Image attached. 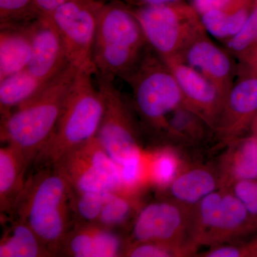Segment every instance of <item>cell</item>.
Masks as SVG:
<instances>
[{
    "label": "cell",
    "mask_w": 257,
    "mask_h": 257,
    "mask_svg": "<svg viewBox=\"0 0 257 257\" xmlns=\"http://www.w3.org/2000/svg\"><path fill=\"white\" fill-rule=\"evenodd\" d=\"M72 188L56 166L34 170L19 198L12 217L24 221L52 256L59 255L72 229Z\"/></svg>",
    "instance_id": "obj_1"
},
{
    "label": "cell",
    "mask_w": 257,
    "mask_h": 257,
    "mask_svg": "<svg viewBox=\"0 0 257 257\" xmlns=\"http://www.w3.org/2000/svg\"><path fill=\"white\" fill-rule=\"evenodd\" d=\"M79 69L69 64L37 94L1 118V141L23 152L30 166L52 136Z\"/></svg>",
    "instance_id": "obj_2"
},
{
    "label": "cell",
    "mask_w": 257,
    "mask_h": 257,
    "mask_svg": "<svg viewBox=\"0 0 257 257\" xmlns=\"http://www.w3.org/2000/svg\"><path fill=\"white\" fill-rule=\"evenodd\" d=\"M92 61L79 67L69 88L55 130L34 162V169L54 167L71 150L97 135L104 101L94 86Z\"/></svg>",
    "instance_id": "obj_3"
},
{
    "label": "cell",
    "mask_w": 257,
    "mask_h": 257,
    "mask_svg": "<svg viewBox=\"0 0 257 257\" xmlns=\"http://www.w3.org/2000/svg\"><path fill=\"white\" fill-rule=\"evenodd\" d=\"M149 46L141 26L128 7L117 0L104 1L98 17L92 61L96 75L124 79Z\"/></svg>",
    "instance_id": "obj_4"
},
{
    "label": "cell",
    "mask_w": 257,
    "mask_h": 257,
    "mask_svg": "<svg viewBox=\"0 0 257 257\" xmlns=\"http://www.w3.org/2000/svg\"><path fill=\"white\" fill-rule=\"evenodd\" d=\"M124 80L131 87L139 114L155 130H165L170 114L184 104L175 75L150 47Z\"/></svg>",
    "instance_id": "obj_5"
},
{
    "label": "cell",
    "mask_w": 257,
    "mask_h": 257,
    "mask_svg": "<svg viewBox=\"0 0 257 257\" xmlns=\"http://www.w3.org/2000/svg\"><path fill=\"white\" fill-rule=\"evenodd\" d=\"M130 10L149 46L164 60L178 57L193 40L207 33L200 15L187 2Z\"/></svg>",
    "instance_id": "obj_6"
},
{
    "label": "cell",
    "mask_w": 257,
    "mask_h": 257,
    "mask_svg": "<svg viewBox=\"0 0 257 257\" xmlns=\"http://www.w3.org/2000/svg\"><path fill=\"white\" fill-rule=\"evenodd\" d=\"M257 225L229 189L220 188L193 207L190 242L218 246L251 231Z\"/></svg>",
    "instance_id": "obj_7"
},
{
    "label": "cell",
    "mask_w": 257,
    "mask_h": 257,
    "mask_svg": "<svg viewBox=\"0 0 257 257\" xmlns=\"http://www.w3.org/2000/svg\"><path fill=\"white\" fill-rule=\"evenodd\" d=\"M72 192H122L120 166L94 137L71 150L55 165Z\"/></svg>",
    "instance_id": "obj_8"
},
{
    "label": "cell",
    "mask_w": 257,
    "mask_h": 257,
    "mask_svg": "<svg viewBox=\"0 0 257 257\" xmlns=\"http://www.w3.org/2000/svg\"><path fill=\"white\" fill-rule=\"evenodd\" d=\"M96 83L104 101V111L96 138L104 150L121 165L142 151L138 127L124 96L114 80L96 75Z\"/></svg>",
    "instance_id": "obj_9"
},
{
    "label": "cell",
    "mask_w": 257,
    "mask_h": 257,
    "mask_svg": "<svg viewBox=\"0 0 257 257\" xmlns=\"http://www.w3.org/2000/svg\"><path fill=\"white\" fill-rule=\"evenodd\" d=\"M192 209L172 199L147 204L135 217L132 243L155 241L195 252L190 242Z\"/></svg>",
    "instance_id": "obj_10"
},
{
    "label": "cell",
    "mask_w": 257,
    "mask_h": 257,
    "mask_svg": "<svg viewBox=\"0 0 257 257\" xmlns=\"http://www.w3.org/2000/svg\"><path fill=\"white\" fill-rule=\"evenodd\" d=\"M102 0H68L49 18L60 33L69 64L77 67L92 61V52Z\"/></svg>",
    "instance_id": "obj_11"
},
{
    "label": "cell",
    "mask_w": 257,
    "mask_h": 257,
    "mask_svg": "<svg viewBox=\"0 0 257 257\" xmlns=\"http://www.w3.org/2000/svg\"><path fill=\"white\" fill-rule=\"evenodd\" d=\"M239 76L226 96L214 130L228 143L251 128L257 116V73L239 68Z\"/></svg>",
    "instance_id": "obj_12"
},
{
    "label": "cell",
    "mask_w": 257,
    "mask_h": 257,
    "mask_svg": "<svg viewBox=\"0 0 257 257\" xmlns=\"http://www.w3.org/2000/svg\"><path fill=\"white\" fill-rule=\"evenodd\" d=\"M164 61L177 79L184 105L200 116L209 127L215 130L226 97L210 81L179 57Z\"/></svg>",
    "instance_id": "obj_13"
},
{
    "label": "cell",
    "mask_w": 257,
    "mask_h": 257,
    "mask_svg": "<svg viewBox=\"0 0 257 257\" xmlns=\"http://www.w3.org/2000/svg\"><path fill=\"white\" fill-rule=\"evenodd\" d=\"M177 57L210 81L225 97L239 74L234 57L207 33L193 40Z\"/></svg>",
    "instance_id": "obj_14"
},
{
    "label": "cell",
    "mask_w": 257,
    "mask_h": 257,
    "mask_svg": "<svg viewBox=\"0 0 257 257\" xmlns=\"http://www.w3.org/2000/svg\"><path fill=\"white\" fill-rule=\"evenodd\" d=\"M32 44L29 72L47 84L69 64L63 40L47 16L27 24Z\"/></svg>",
    "instance_id": "obj_15"
},
{
    "label": "cell",
    "mask_w": 257,
    "mask_h": 257,
    "mask_svg": "<svg viewBox=\"0 0 257 257\" xmlns=\"http://www.w3.org/2000/svg\"><path fill=\"white\" fill-rule=\"evenodd\" d=\"M67 233L59 255L72 257H114L124 253L119 236L97 224H74Z\"/></svg>",
    "instance_id": "obj_16"
},
{
    "label": "cell",
    "mask_w": 257,
    "mask_h": 257,
    "mask_svg": "<svg viewBox=\"0 0 257 257\" xmlns=\"http://www.w3.org/2000/svg\"><path fill=\"white\" fill-rule=\"evenodd\" d=\"M30 165L23 152L10 145L0 149V210L13 216L26 184Z\"/></svg>",
    "instance_id": "obj_17"
},
{
    "label": "cell",
    "mask_w": 257,
    "mask_h": 257,
    "mask_svg": "<svg viewBox=\"0 0 257 257\" xmlns=\"http://www.w3.org/2000/svg\"><path fill=\"white\" fill-rule=\"evenodd\" d=\"M221 187L220 175H216L212 170L198 166L181 171L167 189L170 199L193 208Z\"/></svg>",
    "instance_id": "obj_18"
},
{
    "label": "cell",
    "mask_w": 257,
    "mask_h": 257,
    "mask_svg": "<svg viewBox=\"0 0 257 257\" xmlns=\"http://www.w3.org/2000/svg\"><path fill=\"white\" fill-rule=\"evenodd\" d=\"M221 163V188L235 182L257 179V136L251 134L229 143Z\"/></svg>",
    "instance_id": "obj_19"
},
{
    "label": "cell",
    "mask_w": 257,
    "mask_h": 257,
    "mask_svg": "<svg viewBox=\"0 0 257 257\" xmlns=\"http://www.w3.org/2000/svg\"><path fill=\"white\" fill-rule=\"evenodd\" d=\"M32 44L26 25L1 27L0 80L28 67Z\"/></svg>",
    "instance_id": "obj_20"
},
{
    "label": "cell",
    "mask_w": 257,
    "mask_h": 257,
    "mask_svg": "<svg viewBox=\"0 0 257 257\" xmlns=\"http://www.w3.org/2000/svg\"><path fill=\"white\" fill-rule=\"evenodd\" d=\"M52 256L26 223L15 218L0 241V257Z\"/></svg>",
    "instance_id": "obj_21"
},
{
    "label": "cell",
    "mask_w": 257,
    "mask_h": 257,
    "mask_svg": "<svg viewBox=\"0 0 257 257\" xmlns=\"http://www.w3.org/2000/svg\"><path fill=\"white\" fill-rule=\"evenodd\" d=\"M46 84H43L29 72L23 69L0 80V114L1 118L37 94Z\"/></svg>",
    "instance_id": "obj_22"
},
{
    "label": "cell",
    "mask_w": 257,
    "mask_h": 257,
    "mask_svg": "<svg viewBox=\"0 0 257 257\" xmlns=\"http://www.w3.org/2000/svg\"><path fill=\"white\" fill-rule=\"evenodd\" d=\"M254 1L231 10H213L200 15L203 27L209 35L224 42L236 35L246 23Z\"/></svg>",
    "instance_id": "obj_23"
},
{
    "label": "cell",
    "mask_w": 257,
    "mask_h": 257,
    "mask_svg": "<svg viewBox=\"0 0 257 257\" xmlns=\"http://www.w3.org/2000/svg\"><path fill=\"white\" fill-rule=\"evenodd\" d=\"M224 48L241 62V68L256 72L257 69V3L246 23L236 35L224 42Z\"/></svg>",
    "instance_id": "obj_24"
},
{
    "label": "cell",
    "mask_w": 257,
    "mask_h": 257,
    "mask_svg": "<svg viewBox=\"0 0 257 257\" xmlns=\"http://www.w3.org/2000/svg\"><path fill=\"white\" fill-rule=\"evenodd\" d=\"M136 194L124 192L106 193L105 201L96 224L113 229L122 226L138 214L140 209Z\"/></svg>",
    "instance_id": "obj_25"
},
{
    "label": "cell",
    "mask_w": 257,
    "mask_h": 257,
    "mask_svg": "<svg viewBox=\"0 0 257 257\" xmlns=\"http://www.w3.org/2000/svg\"><path fill=\"white\" fill-rule=\"evenodd\" d=\"M182 170L179 157L172 150H161L149 156V181L161 188L167 189Z\"/></svg>",
    "instance_id": "obj_26"
},
{
    "label": "cell",
    "mask_w": 257,
    "mask_h": 257,
    "mask_svg": "<svg viewBox=\"0 0 257 257\" xmlns=\"http://www.w3.org/2000/svg\"><path fill=\"white\" fill-rule=\"evenodd\" d=\"M42 16L35 0H0V27L22 26Z\"/></svg>",
    "instance_id": "obj_27"
},
{
    "label": "cell",
    "mask_w": 257,
    "mask_h": 257,
    "mask_svg": "<svg viewBox=\"0 0 257 257\" xmlns=\"http://www.w3.org/2000/svg\"><path fill=\"white\" fill-rule=\"evenodd\" d=\"M107 192L72 194V214L74 224H96Z\"/></svg>",
    "instance_id": "obj_28"
},
{
    "label": "cell",
    "mask_w": 257,
    "mask_h": 257,
    "mask_svg": "<svg viewBox=\"0 0 257 257\" xmlns=\"http://www.w3.org/2000/svg\"><path fill=\"white\" fill-rule=\"evenodd\" d=\"M192 250L155 241H143L126 245L123 256L130 257L185 256L193 254Z\"/></svg>",
    "instance_id": "obj_29"
},
{
    "label": "cell",
    "mask_w": 257,
    "mask_h": 257,
    "mask_svg": "<svg viewBox=\"0 0 257 257\" xmlns=\"http://www.w3.org/2000/svg\"><path fill=\"white\" fill-rule=\"evenodd\" d=\"M239 199L257 225V179L235 182L227 188Z\"/></svg>",
    "instance_id": "obj_30"
},
{
    "label": "cell",
    "mask_w": 257,
    "mask_h": 257,
    "mask_svg": "<svg viewBox=\"0 0 257 257\" xmlns=\"http://www.w3.org/2000/svg\"><path fill=\"white\" fill-rule=\"evenodd\" d=\"M254 0H190L189 3L199 15L213 10H231Z\"/></svg>",
    "instance_id": "obj_31"
},
{
    "label": "cell",
    "mask_w": 257,
    "mask_h": 257,
    "mask_svg": "<svg viewBox=\"0 0 257 257\" xmlns=\"http://www.w3.org/2000/svg\"><path fill=\"white\" fill-rule=\"evenodd\" d=\"M107 1V0H104ZM130 8H145V7L160 6L175 4V3L186 2V0H117Z\"/></svg>",
    "instance_id": "obj_32"
},
{
    "label": "cell",
    "mask_w": 257,
    "mask_h": 257,
    "mask_svg": "<svg viewBox=\"0 0 257 257\" xmlns=\"http://www.w3.org/2000/svg\"><path fill=\"white\" fill-rule=\"evenodd\" d=\"M67 1L68 0H35L37 7L45 16L50 15L54 10Z\"/></svg>",
    "instance_id": "obj_33"
},
{
    "label": "cell",
    "mask_w": 257,
    "mask_h": 257,
    "mask_svg": "<svg viewBox=\"0 0 257 257\" xmlns=\"http://www.w3.org/2000/svg\"><path fill=\"white\" fill-rule=\"evenodd\" d=\"M251 132L253 135H256L257 136V116L255 119L254 121L253 122L252 126H251Z\"/></svg>",
    "instance_id": "obj_34"
},
{
    "label": "cell",
    "mask_w": 257,
    "mask_h": 257,
    "mask_svg": "<svg viewBox=\"0 0 257 257\" xmlns=\"http://www.w3.org/2000/svg\"><path fill=\"white\" fill-rule=\"evenodd\" d=\"M255 2H256V3H257V0H255Z\"/></svg>",
    "instance_id": "obj_35"
},
{
    "label": "cell",
    "mask_w": 257,
    "mask_h": 257,
    "mask_svg": "<svg viewBox=\"0 0 257 257\" xmlns=\"http://www.w3.org/2000/svg\"><path fill=\"white\" fill-rule=\"evenodd\" d=\"M256 73H257V69H256Z\"/></svg>",
    "instance_id": "obj_36"
},
{
    "label": "cell",
    "mask_w": 257,
    "mask_h": 257,
    "mask_svg": "<svg viewBox=\"0 0 257 257\" xmlns=\"http://www.w3.org/2000/svg\"><path fill=\"white\" fill-rule=\"evenodd\" d=\"M102 1H104V0H102Z\"/></svg>",
    "instance_id": "obj_37"
}]
</instances>
